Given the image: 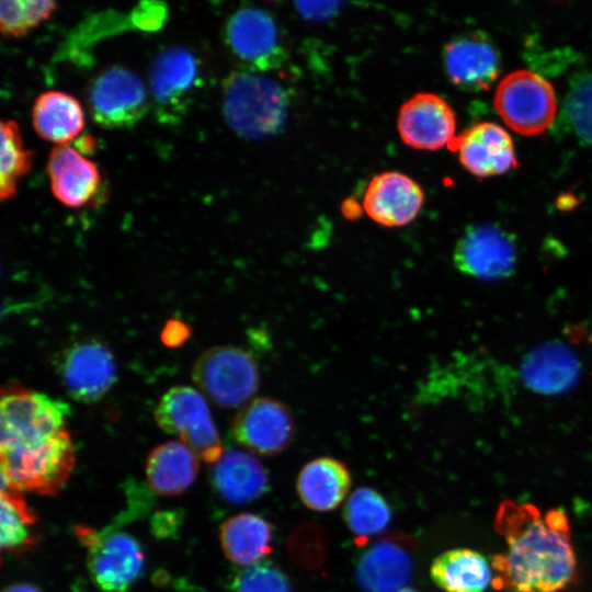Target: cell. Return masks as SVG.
I'll return each instance as SVG.
<instances>
[{"label": "cell", "mask_w": 592, "mask_h": 592, "mask_svg": "<svg viewBox=\"0 0 592 592\" xmlns=\"http://www.w3.org/2000/svg\"><path fill=\"white\" fill-rule=\"evenodd\" d=\"M415 542L403 533H390L365 550L355 566V580L365 592H396L414 570Z\"/></svg>", "instance_id": "obj_15"}, {"label": "cell", "mask_w": 592, "mask_h": 592, "mask_svg": "<svg viewBox=\"0 0 592 592\" xmlns=\"http://www.w3.org/2000/svg\"><path fill=\"white\" fill-rule=\"evenodd\" d=\"M198 473L196 455L181 442L156 446L146 460V477L151 490L162 496L185 491Z\"/></svg>", "instance_id": "obj_26"}, {"label": "cell", "mask_w": 592, "mask_h": 592, "mask_svg": "<svg viewBox=\"0 0 592 592\" xmlns=\"http://www.w3.org/2000/svg\"><path fill=\"white\" fill-rule=\"evenodd\" d=\"M155 419L205 463L215 464L225 452L205 398L192 387L168 390L155 409Z\"/></svg>", "instance_id": "obj_7"}, {"label": "cell", "mask_w": 592, "mask_h": 592, "mask_svg": "<svg viewBox=\"0 0 592 592\" xmlns=\"http://www.w3.org/2000/svg\"><path fill=\"white\" fill-rule=\"evenodd\" d=\"M580 365L574 353L560 342H546L531 351L522 362L525 385L544 395H556L576 384Z\"/></svg>", "instance_id": "obj_21"}, {"label": "cell", "mask_w": 592, "mask_h": 592, "mask_svg": "<svg viewBox=\"0 0 592 592\" xmlns=\"http://www.w3.org/2000/svg\"><path fill=\"white\" fill-rule=\"evenodd\" d=\"M149 84L156 118L163 124H177L189 112L202 88V62L186 47H167L152 60Z\"/></svg>", "instance_id": "obj_5"}, {"label": "cell", "mask_w": 592, "mask_h": 592, "mask_svg": "<svg viewBox=\"0 0 592 592\" xmlns=\"http://www.w3.org/2000/svg\"><path fill=\"white\" fill-rule=\"evenodd\" d=\"M423 201V191L413 179L401 172L386 171L369 181L363 207L375 223L401 227L418 216Z\"/></svg>", "instance_id": "obj_19"}, {"label": "cell", "mask_w": 592, "mask_h": 592, "mask_svg": "<svg viewBox=\"0 0 592 592\" xmlns=\"http://www.w3.org/2000/svg\"><path fill=\"white\" fill-rule=\"evenodd\" d=\"M448 148L457 151L463 167L479 178L500 175L517 166L511 136L491 122L470 126Z\"/></svg>", "instance_id": "obj_18"}, {"label": "cell", "mask_w": 592, "mask_h": 592, "mask_svg": "<svg viewBox=\"0 0 592 592\" xmlns=\"http://www.w3.org/2000/svg\"><path fill=\"white\" fill-rule=\"evenodd\" d=\"M458 271L471 277L494 281L508 277L517 259L513 237L493 224L468 227L454 250Z\"/></svg>", "instance_id": "obj_13"}, {"label": "cell", "mask_w": 592, "mask_h": 592, "mask_svg": "<svg viewBox=\"0 0 592 592\" xmlns=\"http://www.w3.org/2000/svg\"><path fill=\"white\" fill-rule=\"evenodd\" d=\"M229 53L249 71L281 66L286 53L274 18L265 10L246 7L235 11L224 26Z\"/></svg>", "instance_id": "obj_11"}, {"label": "cell", "mask_w": 592, "mask_h": 592, "mask_svg": "<svg viewBox=\"0 0 592 592\" xmlns=\"http://www.w3.org/2000/svg\"><path fill=\"white\" fill-rule=\"evenodd\" d=\"M392 513L386 498L371 487H361L349 497L343 520L358 546L380 534L390 523Z\"/></svg>", "instance_id": "obj_28"}, {"label": "cell", "mask_w": 592, "mask_h": 592, "mask_svg": "<svg viewBox=\"0 0 592 592\" xmlns=\"http://www.w3.org/2000/svg\"><path fill=\"white\" fill-rule=\"evenodd\" d=\"M493 105L512 130L526 136L547 129L557 112L553 86L538 73L524 69L500 81Z\"/></svg>", "instance_id": "obj_8"}, {"label": "cell", "mask_w": 592, "mask_h": 592, "mask_svg": "<svg viewBox=\"0 0 592 592\" xmlns=\"http://www.w3.org/2000/svg\"><path fill=\"white\" fill-rule=\"evenodd\" d=\"M494 530L505 550L492 558L496 589L506 592H561L577 579L578 566L566 513H542L530 503L503 500Z\"/></svg>", "instance_id": "obj_1"}, {"label": "cell", "mask_w": 592, "mask_h": 592, "mask_svg": "<svg viewBox=\"0 0 592 592\" xmlns=\"http://www.w3.org/2000/svg\"><path fill=\"white\" fill-rule=\"evenodd\" d=\"M49 0H3L0 2V29L4 36L21 37L56 11Z\"/></svg>", "instance_id": "obj_32"}, {"label": "cell", "mask_w": 592, "mask_h": 592, "mask_svg": "<svg viewBox=\"0 0 592 592\" xmlns=\"http://www.w3.org/2000/svg\"><path fill=\"white\" fill-rule=\"evenodd\" d=\"M288 100L283 88L260 72H231L224 81L221 109L228 126L239 136L260 139L278 132Z\"/></svg>", "instance_id": "obj_2"}, {"label": "cell", "mask_w": 592, "mask_h": 592, "mask_svg": "<svg viewBox=\"0 0 592 592\" xmlns=\"http://www.w3.org/2000/svg\"><path fill=\"white\" fill-rule=\"evenodd\" d=\"M190 327L180 320H169L162 332L161 341L169 348H178L190 337Z\"/></svg>", "instance_id": "obj_34"}, {"label": "cell", "mask_w": 592, "mask_h": 592, "mask_svg": "<svg viewBox=\"0 0 592 592\" xmlns=\"http://www.w3.org/2000/svg\"><path fill=\"white\" fill-rule=\"evenodd\" d=\"M3 592H41V590L29 583H15L5 588Z\"/></svg>", "instance_id": "obj_36"}, {"label": "cell", "mask_w": 592, "mask_h": 592, "mask_svg": "<svg viewBox=\"0 0 592 592\" xmlns=\"http://www.w3.org/2000/svg\"><path fill=\"white\" fill-rule=\"evenodd\" d=\"M192 378L204 395L223 408L244 406L253 399L260 384L254 357L230 345L204 351L193 364Z\"/></svg>", "instance_id": "obj_4"}, {"label": "cell", "mask_w": 592, "mask_h": 592, "mask_svg": "<svg viewBox=\"0 0 592 592\" xmlns=\"http://www.w3.org/2000/svg\"><path fill=\"white\" fill-rule=\"evenodd\" d=\"M0 135V197L5 201L15 195L19 180L31 170L34 152L24 148L15 121H1Z\"/></svg>", "instance_id": "obj_30"}, {"label": "cell", "mask_w": 592, "mask_h": 592, "mask_svg": "<svg viewBox=\"0 0 592 592\" xmlns=\"http://www.w3.org/2000/svg\"><path fill=\"white\" fill-rule=\"evenodd\" d=\"M273 526L254 513H239L223 522L219 540L225 556L234 563L252 566L272 551Z\"/></svg>", "instance_id": "obj_24"}, {"label": "cell", "mask_w": 592, "mask_h": 592, "mask_svg": "<svg viewBox=\"0 0 592 592\" xmlns=\"http://www.w3.org/2000/svg\"><path fill=\"white\" fill-rule=\"evenodd\" d=\"M397 128L401 140L418 150H436L455 138L456 119L451 105L434 93H418L400 107Z\"/></svg>", "instance_id": "obj_17"}, {"label": "cell", "mask_w": 592, "mask_h": 592, "mask_svg": "<svg viewBox=\"0 0 592 592\" xmlns=\"http://www.w3.org/2000/svg\"><path fill=\"white\" fill-rule=\"evenodd\" d=\"M0 512L2 549L18 551L35 543L31 528L36 516L20 490L1 487Z\"/></svg>", "instance_id": "obj_29"}, {"label": "cell", "mask_w": 592, "mask_h": 592, "mask_svg": "<svg viewBox=\"0 0 592 592\" xmlns=\"http://www.w3.org/2000/svg\"><path fill=\"white\" fill-rule=\"evenodd\" d=\"M1 487L38 494H55L68 481L76 453L65 429L46 439L0 446Z\"/></svg>", "instance_id": "obj_3"}, {"label": "cell", "mask_w": 592, "mask_h": 592, "mask_svg": "<svg viewBox=\"0 0 592 592\" xmlns=\"http://www.w3.org/2000/svg\"><path fill=\"white\" fill-rule=\"evenodd\" d=\"M67 403L19 384L1 389L0 446L31 443L66 429Z\"/></svg>", "instance_id": "obj_6"}, {"label": "cell", "mask_w": 592, "mask_h": 592, "mask_svg": "<svg viewBox=\"0 0 592 592\" xmlns=\"http://www.w3.org/2000/svg\"><path fill=\"white\" fill-rule=\"evenodd\" d=\"M213 465V486L218 494L230 503H249L267 489L266 469L248 452L235 448L225 451Z\"/></svg>", "instance_id": "obj_22"}, {"label": "cell", "mask_w": 592, "mask_h": 592, "mask_svg": "<svg viewBox=\"0 0 592 592\" xmlns=\"http://www.w3.org/2000/svg\"><path fill=\"white\" fill-rule=\"evenodd\" d=\"M76 534L88 549V569L94 583L105 592H127L144 569L139 543L113 527L99 532L80 525Z\"/></svg>", "instance_id": "obj_9"}, {"label": "cell", "mask_w": 592, "mask_h": 592, "mask_svg": "<svg viewBox=\"0 0 592 592\" xmlns=\"http://www.w3.org/2000/svg\"><path fill=\"white\" fill-rule=\"evenodd\" d=\"M32 125L44 140L67 145L84 127L80 102L71 94L50 90L37 96L32 107Z\"/></svg>", "instance_id": "obj_25"}, {"label": "cell", "mask_w": 592, "mask_h": 592, "mask_svg": "<svg viewBox=\"0 0 592 592\" xmlns=\"http://www.w3.org/2000/svg\"><path fill=\"white\" fill-rule=\"evenodd\" d=\"M442 57L448 79L466 91L488 90L501 69L499 50L482 32L454 37L445 45Z\"/></svg>", "instance_id": "obj_16"}, {"label": "cell", "mask_w": 592, "mask_h": 592, "mask_svg": "<svg viewBox=\"0 0 592 592\" xmlns=\"http://www.w3.org/2000/svg\"><path fill=\"white\" fill-rule=\"evenodd\" d=\"M87 103L93 121L104 128L132 127L149 107L143 80L122 66L106 67L91 79Z\"/></svg>", "instance_id": "obj_10"}, {"label": "cell", "mask_w": 592, "mask_h": 592, "mask_svg": "<svg viewBox=\"0 0 592 592\" xmlns=\"http://www.w3.org/2000/svg\"><path fill=\"white\" fill-rule=\"evenodd\" d=\"M430 574L432 581L445 592H485L493 581L487 559L469 548L442 553L433 560Z\"/></svg>", "instance_id": "obj_27"}, {"label": "cell", "mask_w": 592, "mask_h": 592, "mask_svg": "<svg viewBox=\"0 0 592 592\" xmlns=\"http://www.w3.org/2000/svg\"><path fill=\"white\" fill-rule=\"evenodd\" d=\"M562 115L577 138L592 146V71L572 79Z\"/></svg>", "instance_id": "obj_31"}, {"label": "cell", "mask_w": 592, "mask_h": 592, "mask_svg": "<svg viewBox=\"0 0 592 592\" xmlns=\"http://www.w3.org/2000/svg\"><path fill=\"white\" fill-rule=\"evenodd\" d=\"M58 371L68 395L83 403L101 400L116 379L112 352L95 340L80 341L65 350Z\"/></svg>", "instance_id": "obj_14"}, {"label": "cell", "mask_w": 592, "mask_h": 592, "mask_svg": "<svg viewBox=\"0 0 592 592\" xmlns=\"http://www.w3.org/2000/svg\"><path fill=\"white\" fill-rule=\"evenodd\" d=\"M46 169L52 193L65 206L88 205L100 190L102 179L96 164L68 144L50 150Z\"/></svg>", "instance_id": "obj_20"}, {"label": "cell", "mask_w": 592, "mask_h": 592, "mask_svg": "<svg viewBox=\"0 0 592 592\" xmlns=\"http://www.w3.org/2000/svg\"><path fill=\"white\" fill-rule=\"evenodd\" d=\"M351 483V473L343 462L322 456L304 465L297 477L296 490L305 506L328 512L343 502Z\"/></svg>", "instance_id": "obj_23"}, {"label": "cell", "mask_w": 592, "mask_h": 592, "mask_svg": "<svg viewBox=\"0 0 592 592\" xmlns=\"http://www.w3.org/2000/svg\"><path fill=\"white\" fill-rule=\"evenodd\" d=\"M340 5L339 2H299L297 10L306 18L319 20L332 15Z\"/></svg>", "instance_id": "obj_35"}, {"label": "cell", "mask_w": 592, "mask_h": 592, "mask_svg": "<svg viewBox=\"0 0 592 592\" xmlns=\"http://www.w3.org/2000/svg\"><path fill=\"white\" fill-rule=\"evenodd\" d=\"M396 592H419V591H417L414 589H411V588H402V589H400V590H398Z\"/></svg>", "instance_id": "obj_37"}, {"label": "cell", "mask_w": 592, "mask_h": 592, "mask_svg": "<svg viewBox=\"0 0 592 592\" xmlns=\"http://www.w3.org/2000/svg\"><path fill=\"white\" fill-rule=\"evenodd\" d=\"M231 432L239 445L261 456H276L292 443L295 420L288 407L272 397H258L236 414Z\"/></svg>", "instance_id": "obj_12"}, {"label": "cell", "mask_w": 592, "mask_h": 592, "mask_svg": "<svg viewBox=\"0 0 592 592\" xmlns=\"http://www.w3.org/2000/svg\"><path fill=\"white\" fill-rule=\"evenodd\" d=\"M229 592H292L286 574L271 562L246 567L231 580Z\"/></svg>", "instance_id": "obj_33"}]
</instances>
